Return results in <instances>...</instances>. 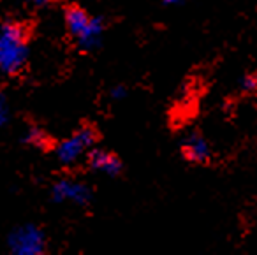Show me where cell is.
Returning <instances> with one entry per match:
<instances>
[{
    "instance_id": "6da1fadb",
    "label": "cell",
    "mask_w": 257,
    "mask_h": 255,
    "mask_svg": "<svg viewBox=\"0 0 257 255\" xmlns=\"http://www.w3.org/2000/svg\"><path fill=\"white\" fill-rule=\"evenodd\" d=\"M29 60V29L23 23L8 22L0 27V72L16 76Z\"/></svg>"
},
{
    "instance_id": "7a4b0ae2",
    "label": "cell",
    "mask_w": 257,
    "mask_h": 255,
    "mask_svg": "<svg viewBox=\"0 0 257 255\" xmlns=\"http://www.w3.org/2000/svg\"><path fill=\"white\" fill-rule=\"evenodd\" d=\"M99 141V132H97L95 127L92 125H85L81 127L78 132L67 138L65 141H62L60 145L57 146V157L62 164L69 166V164L76 162L86 150L92 148L95 143Z\"/></svg>"
},
{
    "instance_id": "3957f363",
    "label": "cell",
    "mask_w": 257,
    "mask_h": 255,
    "mask_svg": "<svg viewBox=\"0 0 257 255\" xmlns=\"http://www.w3.org/2000/svg\"><path fill=\"white\" fill-rule=\"evenodd\" d=\"M9 246H11L13 253L39 255L44 251L46 239H44V234L41 229H37L34 225H25L16 229L9 236Z\"/></svg>"
},
{
    "instance_id": "277c9868",
    "label": "cell",
    "mask_w": 257,
    "mask_h": 255,
    "mask_svg": "<svg viewBox=\"0 0 257 255\" xmlns=\"http://www.w3.org/2000/svg\"><path fill=\"white\" fill-rule=\"evenodd\" d=\"M92 197V192L85 183L78 181L62 180L53 187V199L58 202L62 201H72L76 204H86Z\"/></svg>"
},
{
    "instance_id": "5b68a950",
    "label": "cell",
    "mask_w": 257,
    "mask_h": 255,
    "mask_svg": "<svg viewBox=\"0 0 257 255\" xmlns=\"http://www.w3.org/2000/svg\"><path fill=\"white\" fill-rule=\"evenodd\" d=\"M182 153L189 162L194 164H206L211 159V152L206 139L201 134H196V132L187 136V139L182 145Z\"/></svg>"
},
{
    "instance_id": "8992f818",
    "label": "cell",
    "mask_w": 257,
    "mask_h": 255,
    "mask_svg": "<svg viewBox=\"0 0 257 255\" xmlns=\"http://www.w3.org/2000/svg\"><path fill=\"white\" fill-rule=\"evenodd\" d=\"M90 169L102 171L109 176H118L121 173V160L114 153L104 152V150H92L86 157Z\"/></svg>"
},
{
    "instance_id": "52a82bcc",
    "label": "cell",
    "mask_w": 257,
    "mask_h": 255,
    "mask_svg": "<svg viewBox=\"0 0 257 255\" xmlns=\"http://www.w3.org/2000/svg\"><path fill=\"white\" fill-rule=\"evenodd\" d=\"M65 23H67L69 34H71L74 39H78V37L85 32L86 27H88L90 16L83 8L72 4V6H67V9H65Z\"/></svg>"
},
{
    "instance_id": "ba28073f",
    "label": "cell",
    "mask_w": 257,
    "mask_h": 255,
    "mask_svg": "<svg viewBox=\"0 0 257 255\" xmlns=\"http://www.w3.org/2000/svg\"><path fill=\"white\" fill-rule=\"evenodd\" d=\"M104 20L102 18H90L88 27L85 29V32L78 37V43L83 50H93L95 46H99L100 37L104 34Z\"/></svg>"
},
{
    "instance_id": "9c48e42d",
    "label": "cell",
    "mask_w": 257,
    "mask_h": 255,
    "mask_svg": "<svg viewBox=\"0 0 257 255\" xmlns=\"http://www.w3.org/2000/svg\"><path fill=\"white\" fill-rule=\"evenodd\" d=\"M25 141L30 143V145H34V146H39V148H46V146L50 145V138H48V134L39 127L30 129V131L27 132Z\"/></svg>"
},
{
    "instance_id": "30bf717a",
    "label": "cell",
    "mask_w": 257,
    "mask_h": 255,
    "mask_svg": "<svg viewBox=\"0 0 257 255\" xmlns=\"http://www.w3.org/2000/svg\"><path fill=\"white\" fill-rule=\"evenodd\" d=\"M9 120V107H8V100H6L4 92L0 90V127H4Z\"/></svg>"
},
{
    "instance_id": "8fae6325",
    "label": "cell",
    "mask_w": 257,
    "mask_h": 255,
    "mask_svg": "<svg viewBox=\"0 0 257 255\" xmlns=\"http://www.w3.org/2000/svg\"><path fill=\"white\" fill-rule=\"evenodd\" d=\"M255 76L253 74H248V76H245L243 78V81H241V85H243V90L245 92H253L255 90Z\"/></svg>"
},
{
    "instance_id": "7c38bea8",
    "label": "cell",
    "mask_w": 257,
    "mask_h": 255,
    "mask_svg": "<svg viewBox=\"0 0 257 255\" xmlns=\"http://www.w3.org/2000/svg\"><path fill=\"white\" fill-rule=\"evenodd\" d=\"M125 93H127V90H125L121 85L111 90V97H113V99H121V97H125Z\"/></svg>"
},
{
    "instance_id": "4fadbf2b",
    "label": "cell",
    "mask_w": 257,
    "mask_h": 255,
    "mask_svg": "<svg viewBox=\"0 0 257 255\" xmlns=\"http://www.w3.org/2000/svg\"><path fill=\"white\" fill-rule=\"evenodd\" d=\"M30 2H34V4H37V6H44V4H48V2H53V0H30Z\"/></svg>"
},
{
    "instance_id": "5bb4252c",
    "label": "cell",
    "mask_w": 257,
    "mask_h": 255,
    "mask_svg": "<svg viewBox=\"0 0 257 255\" xmlns=\"http://www.w3.org/2000/svg\"><path fill=\"white\" fill-rule=\"evenodd\" d=\"M166 4H176V2H182V0H164Z\"/></svg>"
}]
</instances>
